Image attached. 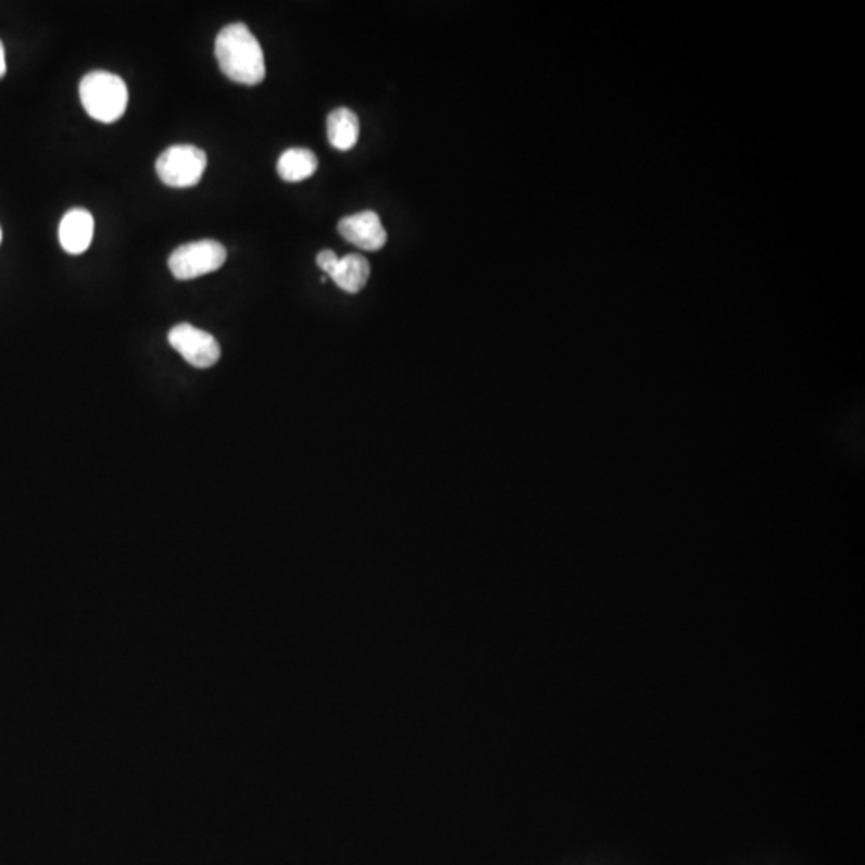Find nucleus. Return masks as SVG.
<instances>
[{
  "label": "nucleus",
  "mask_w": 865,
  "mask_h": 865,
  "mask_svg": "<svg viewBox=\"0 0 865 865\" xmlns=\"http://www.w3.org/2000/svg\"><path fill=\"white\" fill-rule=\"evenodd\" d=\"M79 95L84 110L98 123H116L127 110V86L120 76L108 71H92L84 76Z\"/></svg>",
  "instance_id": "obj_2"
},
{
  "label": "nucleus",
  "mask_w": 865,
  "mask_h": 865,
  "mask_svg": "<svg viewBox=\"0 0 865 865\" xmlns=\"http://www.w3.org/2000/svg\"><path fill=\"white\" fill-rule=\"evenodd\" d=\"M226 256L228 253L220 242L202 239L175 249L168 256V268L175 278L191 280L222 268Z\"/></svg>",
  "instance_id": "obj_4"
},
{
  "label": "nucleus",
  "mask_w": 865,
  "mask_h": 865,
  "mask_svg": "<svg viewBox=\"0 0 865 865\" xmlns=\"http://www.w3.org/2000/svg\"><path fill=\"white\" fill-rule=\"evenodd\" d=\"M371 276V265L363 255L350 253L337 263L329 278L348 293H358L364 289Z\"/></svg>",
  "instance_id": "obj_9"
},
{
  "label": "nucleus",
  "mask_w": 865,
  "mask_h": 865,
  "mask_svg": "<svg viewBox=\"0 0 865 865\" xmlns=\"http://www.w3.org/2000/svg\"><path fill=\"white\" fill-rule=\"evenodd\" d=\"M327 138L336 150L350 151L360 140V120L348 108H337L327 117Z\"/></svg>",
  "instance_id": "obj_8"
},
{
  "label": "nucleus",
  "mask_w": 865,
  "mask_h": 865,
  "mask_svg": "<svg viewBox=\"0 0 865 865\" xmlns=\"http://www.w3.org/2000/svg\"><path fill=\"white\" fill-rule=\"evenodd\" d=\"M339 255H337L334 250H323V252L317 253L316 263L327 276H330V273L336 269L337 263H339Z\"/></svg>",
  "instance_id": "obj_11"
},
{
  "label": "nucleus",
  "mask_w": 865,
  "mask_h": 865,
  "mask_svg": "<svg viewBox=\"0 0 865 865\" xmlns=\"http://www.w3.org/2000/svg\"><path fill=\"white\" fill-rule=\"evenodd\" d=\"M215 57L220 70L233 83L256 86L265 79L266 66L262 46L242 23H233L218 33Z\"/></svg>",
  "instance_id": "obj_1"
},
{
  "label": "nucleus",
  "mask_w": 865,
  "mask_h": 865,
  "mask_svg": "<svg viewBox=\"0 0 865 865\" xmlns=\"http://www.w3.org/2000/svg\"><path fill=\"white\" fill-rule=\"evenodd\" d=\"M93 216L86 209H73L66 212L60 223L59 238L64 252L80 255L90 248L93 241Z\"/></svg>",
  "instance_id": "obj_7"
},
{
  "label": "nucleus",
  "mask_w": 865,
  "mask_h": 865,
  "mask_svg": "<svg viewBox=\"0 0 865 865\" xmlns=\"http://www.w3.org/2000/svg\"><path fill=\"white\" fill-rule=\"evenodd\" d=\"M317 162L316 154L306 148H290L280 154L278 161V174L284 181L289 184H299V181L306 180L316 174Z\"/></svg>",
  "instance_id": "obj_10"
},
{
  "label": "nucleus",
  "mask_w": 865,
  "mask_h": 865,
  "mask_svg": "<svg viewBox=\"0 0 865 865\" xmlns=\"http://www.w3.org/2000/svg\"><path fill=\"white\" fill-rule=\"evenodd\" d=\"M7 73V60H5V49H3L2 40H0V79L5 76Z\"/></svg>",
  "instance_id": "obj_12"
},
{
  "label": "nucleus",
  "mask_w": 865,
  "mask_h": 865,
  "mask_svg": "<svg viewBox=\"0 0 865 865\" xmlns=\"http://www.w3.org/2000/svg\"><path fill=\"white\" fill-rule=\"evenodd\" d=\"M0 242H2V228H0Z\"/></svg>",
  "instance_id": "obj_13"
},
{
  "label": "nucleus",
  "mask_w": 865,
  "mask_h": 865,
  "mask_svg": "<svg viewBox=\"0 0 865 865\" xmlns=\"http://www.w3.org/2000/svg\"><path fill=\"white\" fill-rule=\"evenodd\" d=\"M168 343L184 356L192 367L209 369L218 363L222 356L218 341L214 336L198 329L191 324H178L168 333Z\"/></svg>",
  "instance_id": "obj_5"
},
{
  "label": "nucleus",
  "mask_w": 865,
  "mask_h": 865,
  "mask_svg": "<svg viewBox=\"0 0 865 865\" xmlns=\"http://www.w3.org/2000/svg\"><path fill=\"white\" fill-rule=\"evenodd\" d=\"M339 233L351 245L369 252L384 249L388 239L380 216L372 211L344 216L339 222Z\"/></svg>",
  "instance_id": "obj_6"
},
{
  "label": "nucleus",
  "mask_w": 865,
  "mask_h": 865,
  "mask_svg": "<svg viewBox=\"0 0 865 865\" xmlns=\"http://www.w3.org/2000/svg\"><path fill=\"white\" fill-rule=\"evenodd\" d=\"M208 167V154L192 145L167 148L158 161L155 172L165 185L172 188H191L202 180Z\"/></svg>",
  "instance_id": "obj_3"
}]
</instances>
